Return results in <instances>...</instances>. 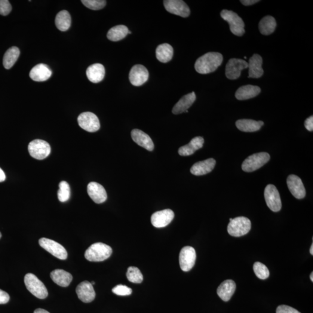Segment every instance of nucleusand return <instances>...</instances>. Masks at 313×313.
Listing matches in <instances>:
<instances>
[{
  "label": "nucleus",
  "instance_id": "obj_6",
  "mask_svg": "<svg viewBox=\"0 0 313 313\" xmlns=\"http://www.w3.org/2000/svg\"><path fill=\"white\" fill-rule=\"evenodd\" d=\"M271 156L268 153L262 152L251 155L245 159L242 169L247 173H252L258 170L270 160Z\"/></svg>",
  "mask_w": 313,
  "mask_h": 313
},
{
  "label": "nucleus",
  "instance_id": "obj_41",
  "mask_svg": "<svg viewBox=\"0 0 313 313\" xmlns=\"http://www.w3.org/2000/svg\"><path fill=\"white\" fill-rule=\"evenodd\" d=\"M276 313H301L297 310L287 305H280L276 310Z\"/></svg>",
  "mask_w": 313,
  "mask_h": 313
},
{
  "label": "nucleus",
  "instance_id": "obj_12",
  "mask_svg": "<svg viewBox=\"0 0 313 313\" xmlns=\"http://www.w3.org/2000/svg\"><path fill=\"white\" fill-rule=\"evenodd\" d=\"M246 61L232 58L229 60L226 66V76L230 79H236L240 78L242 70L248 68Z\"/></svg>",
  "mask_w": 313,
  "mask_h": 313
},
{
  "label": "nucleus",
  "instance_id": "obj_19",
  "mask_svg": "<svg viewBox=\"0 0 313 313\" xmlns=\"http://www.w3.org/2000/svg\"><path fill=\"white\" fill-rule=\"evenodd\" d=\"M131 137L138 145L143 147L148 151L152 152L154 149L155 145L151 137L142 131L134 129L131 132Z\"/></svg>",
  "mask_w": 313,
  "mask_h": 313
},
{
  "label": "nucleus",
  "instance_id": "obj_3",
  "mask_svg": "<svg viewBox=\"0 0 313 313\" xmlns=\"http://www.w3.org/2000/svg\"><path fill=\"white\" fill-rule=\"evenodd\" d=\"M24 284L27 290L34 296L40 299L48 296V291L44 284L32 273H28L24 277Z\"/></svg>",
  "mask_w": 313,
  "mask_h": 313
},
{
  "label": "nucleus",
  "instance_id": "obj_52",
  "mask_svg": "<svg viewBox=\"0 0 313 313\" xmlns=\"http://www.w3.org/2000/svg\"><path fill=\"white\" fill-rule=\"evenodd\" d=\"M128 34H131V32L129 31V32H128Z\"/></svg>",
  "mask_w": 313,
  "mask_h": 313
},
{
  "label": "nucleus",
  "instance_id": "obj_16",
  "mask_svg": "<svg viewBox=\"0 0 313 313\" xmlns=\"http://www.w3.org/2000/svg\"><path fill=\"white\" fill-rule=\"evenodd\" d=\"M287 186L294 197L302 199L306 196V190L300 178L294 175H291L287 178Z\"/></svg>",
  "mask_w": 313,
  "mask_h": 313
},
{
  "label": "nucleus",
  "instance_id": "obj_17",
  "mask_svg": "<svg viewBox=\"0 0 313 313\" xmlns=\"http://www.w3.org/2000/svg\"><path fill=\"white\" fill-rule=\"evenodd\" d=\"M76 293L79 300L84 303L93 302L96 296L93 285L87 281L82 282L78 285L76 288Z\"/></svg>",
  "mask_w": 313,
  "mask_h": 313
},
{
  "label": "nucleus",
  "instance_id": "obj_15",
  "mask_svg": "<svg viewBox=\"0 0 313 313\" xmlns=\"http://www.w3.org/2000/svg\"><path fill=\"white\" fill-rule=\"evenodd\" d=\"M174 213L170 209L156 212L151 217L153 226L156 228H164L170 224L174 218Z\"/></svg>",
  "mask_w": 313,
  "mask_h": 313
},
{
  "label": "nucleus",
  "instance_id": "obj_46",
  "mask_svg": "<svg viewBox=\"0 0 313 313\" xmlns=\"http://www.w3.org/2000/svg\"><path fill=\"white\" fill-rule=\"evenodd\" d=\"M34 313H49L48 311H45V310L44 309H36L35 312H34Z\"/></svg>",
  "mask_w": 313,
  "mask_h": 313
},
{
  "label": "nucleus",
  "instance_id": "obj_21",
  "mask_svg": "<svg viewBox=\"0 0 313 313\" xmlns=\"http://www.w3.org/2000/svg\"><path fill=\"white\" fill-rule=\"evenodd\" d=\"M263 59L259 55L254 54L248 63L249 69L248 78H258L263 75L262 69Z\"/></svg>",
  "mask_w": 313,
  "mask_h": 313
},
{
  "label": "nucleus",
  "instance_id": "obj_9",
  "mask_svg": "<svg viewBox=\"0 0 313 313\" xmlns=\"http://www.w3.org/2000/svg\"><path fill=\"white\" fill-rule=\"evenodd\" d=\"M264 196H265L267 205L272 211L277 213L281 210L282 203L280 196L275 186L273 185L267 186L264 192Z\"/></svg>",
  "mask_w": 313,
  "mask_h": 313
},
{
  "label": "nucleus",
  "instance_id": "obj_43",
  "mask_svg": "<svg viewBox=\"0 0 313 313\" xmlns=\"http://www.w3.org/2000/svg\"><path fill=\"white\" fill-rule=\"evenodd\" d=\"M305 128L309 131L312 132L313 131V116L307 118L305 122Z\"/></svg>",
  "mask_w": 313,
  "mask_h": 313
},
{
  "label": "nucleus",
  "instance_id": "obj_47",
  "mask_svg": "<svg viewBox=\"0 0 313 313\" xmlns=\"http://www.w3.org/2000/svg\"><path fill=\"white\" fill-rule=\"evenodd\" d=\"M310 253H311L312 255H313V244H312L311 250H310Z\"/></svg>",
  "mask_w": 313,
  "mask_h": 313
},
{
  "label": "nucleus",
  "instance_id": "obj_20",
  "mask_svg": "<svg viewBox=\"0 0 313 313\" xmlns=\"http://www.w3.org/2000/svg\"><path fill=\"white\" fill-rule=\"evenodd\" d=\"M216 165L215 159L209 158L205 160L196 162L190 169V173L196 176H204L211 173Z\"/></svg>",
  "mask_w": 313,
  "mask_h": 313
},
{
  "label": "nucleus",
  "instance_id": "obj_22",
  "mask_svg": "<svg viewBox=\"0 0 313 313\" xmlns=\"http://www.w3.org/2000/svg\"><path fill=\"white\" fill-rule=\"evenodd\" d=\"M52 73L50 67L45 64L40 63L33 67L29 75L33 81L42 82L48 80Z\"/></svg>",
  "mask_w": 313,
  "mask_h": 313
},
{
  "label": "nucleus",
  "instance_id": "obj_5",
  "mask_svg": "<svg viewBox=\"0 0 313 313\" xmlns=\"http://www.w3.org/2000/svg\"><path fill=\"white\" fill-rule=\"evenodd\" d=\"M222 19L228 21L230 31L235 36H242L245 33V24L238 15L232 11L224 10L220 12Z\"/></svg>",
  "mask_w": 313,
  "mask_h": 313
},
{
  "label": "nucleus",
  "instance_id": "obj_42",
  "mask_svg": "<svg viewBox=\"0 0 313 313\" xmlns=\"http://www.w3.org/2000/svg\"><path fill=\"white\" fill-rule=\"evenodd\" d=\"M10 297L5 291L0 290V304H5L9 302Z\"/></svg>",
  "mask_w": 313,
  "mask_h": 313
},
{
  "label": "nucleus",
  "instance_id": "obj_31",
  "mask_svg": "<svg viewBox=\"0 0 313 313\" xmlns=\"http://www.w3.org/2000/svg\"><path fill=\"white\" fill-rule=\"evenodd\" d=\"M72 19L68 11H60L55 18V24L60 31L65 32L69 30L71 26Z\"/></svg>",
  "mask_w": 313,
  "mask_h": 313
},
{
  "label": "nucleus",
  "instance_id": "obj_44",
  "mask_svg": "<svg viewBox=\"0 0 313 313\" xmlns=\"http://www.w3.org/2000/svg\"><path fill=\"white\" fill-rule=\"evenodd\" d=\"M242 4L245 6H250L259 2V0H242L240 1Z\"/></svg>",
  "mask_w": 313,
  "mask_h": 313
},
{
  "label": "nucleus",
  "instance_id": "obj_50",
  "mask_svg": "<svg viewBox=\"0 0 313 313\" xmlns=\"http://www.w3.org/2000/svg\"><path fill=\"white\" fill-rule=\"evenodd\" d=\"M1 233H0V238H1Z\"/></svg>",
  "mask_w": 313,
  "mask_h": 313
},
{
  "label": "nucleus",
  "instance_id": "obj_39",
  "mask_svg": "<svg viewBox=\"0 0 313 313\" xmlns=\"http://www.w3.org/2000/svg\"><path fill=\"white\" fill-rule=\"evenodd\" d=\"M112 292L118 296H128L133 293L131 288L124 285H117L113 288Z\"/></svg>",
  "mask_w": 313,
  "mask_h": 313
},
{
  "label": "nucleus",
  "instance_id": "obj_14",
  "mask_svg": "<svg viewBox=\"0 0 313 313\" xmlns=\"http://www.w3.org/2000/svg\"><path fill=\"white\" fill-rule=\"evenodd\" d=\"M149 72L146 67L141 64H136L132 67L129 78L131 83L136 87L145 84L149 79Z\"/></svg>",
  "mask_w": 313,
  "mask_h": 313
},
{
  "label": "nucleus",
  "instance_id": "obj_26",
  "mask_svg": "<svg viewBox=\"0 0 313 313\" xmlns=\"http://www.w3.org/2000/svg\"><path fill=\"white\" fill-rule=\"evenodd\" d=\"M86 74L89 80L98 83L103 80L105 76V69L102 64L95 63L88 67Z\"/></svg>",
  "mask_w": 313,
  "mask_h": 313
},
{
  "label": "nucleus",
  "instance_id": "obj_29",
  "mask_svg": "<svg viewBox=\"0 0 313 313\" xmlns=\"http://www.w3.org/2000/svg\"><path fill=\"white\" fill-rule=\"evenodd\" d=\"M264 125L262 121H256L253 119H242L236 121V127L242 132L245 133H253L260 130Z\"/></svg>",
  "mask_w": 313,
  "mask_h": 313
},
{
  "label": "nucleus",
  "instance_id": "obj_49",
  "mask_svg": "<svg viewBox=\"0 0 313 313\" xmlns=\"http://www.w3.org/2000/svg\"><path fill=\"white\" fill-rule=\"evenodd\" d=\"M91 284H92V285H94V284H95V282H94V281H93V282H92V283H91Z\"/></svg>",
  "mask_w": 313,
  "mask_h": 313
},
{
  "label": "nucleus",
  "instance_id": "obj_2",
  "mask_svg": "<svg viewBox=\"0 0 313 313\" xmlns=\"http://www.w3.org/2000/svg\"><path fill=\"white\" fill-rule=\"evenodd\" d=\"M112 248L102 242H97L91 245L86 250L85 257L91 262H102L108 259L111 256Z\"/></svg>",
  "mask_w": 313,
  "mask_h": 313
},
{
  "label": "nucleus",
  "instance_id": "obj_11",
  "mask_svg": "<svg viewBox=\"0 0 313 313\" xmlns=\"http://www.w3.org/2000/svg\"><path fill=\"white\" fill-rule=\"evenodd\" d=\"M196 253L194 248L183 247L179 254V265L183 272H189L195 265Z\"/></svg>",
  "mask_w": 313,
  "mask_h": 313
},
{
  "label": "nucleus",
  "instance_id": "obj_34",
  "mask_svg": "<svg viewBox=\"0 0 313 313\" xmlns=\"http://www.w3.org/2000/svg\"><path fill=\"white\" fill-rule=\"evenodd\" d=\"M20 55L19 48L12 47L6 51L3 58V65L6 69H10L16 63Z\"/></svg>",
  "mask_w": 313,
  "mask_h": 313
},
{
  "label": "nucleus",
  "instance_id": "obj_48",
  "mask_svg": "<svg viewBox=\"0 0 313 313\" xmlns=\"http://www.w3.org/2000/svg\"><path fill=\"white\" fill-rule=\"evenodd\" d=\"M310 277H311V280L313 282V273L312 272L311 273V276H310Z\"/></svg>",
  "mask_w": 313,
  "mask_h": 313
},
{
  "label": "nucleus",
  "instance_id": "obj_13",
  "mask_svg": "<svg viewBox=\"0 0 313 313\" xmlns=\"http://www.w3.org/2000/svg\"><path fill=\"white\" fill-rule=\"evenodd\" d=\"M164 5L168 12L182 18L188 17L190 14V8L186 2L182 0H166Z\"/></svg>",
  "mask_w": 313,
  "mask_h": 313
},
{
  "label": "nucleus",
  "instance_id": "obj_32",
  "mask_svg": "<svg viewBox=\"0 0 313 313\" xmlns=\"http://www.w3.org/2000/svg\"><path fill=\"white\" fill-rule=\"evenodd\" d=\"M277 23L272 16H266L262 18L259 24V29L263 35L268 36L274 32Z\"/></svg>",
  "mask_w": 313,
  "mask_h": 313
},
{
  "label": "nucleus",
  "instance_id": "obj_35",
  "mask_svg": "<svg viewBox=\"0 0 313 313\" xmlns=\"http://www.w3.org/2000/svg\"><path fill=\"white\" fill-rule=\"evenodd\" d=\"M127 277L129 281L133 282V283L140 284L143 280V276L140 270L134 266L128 268Z\"/></svg>",
  "mask_w": 313,
  "mask_h": 313
},
{
  "label": "nucleus",
  "instance_id": "obj_30",
  "mask_svg": "<svg viewBox=\"0 0 313 313\" xmlns=\"http://www.w3.org/2000/svg\"><path fill=\"white\" fill-rule=\"evenodd\" d=\"M156 58L159 62L167 63L173 58L174 50L173 47L167 43L158 46L156 49Z\"/></svg>",
  "mask_w": 313,
  "mask_h": 313
},
{
  "label": "nucleus",
  "instance_id": "obj_24",
  "mask_svg": "<svg viewBox=\"0 0 313 313\" xmlns=\"http://www.w3.org/2000/svg\"><path fill=\"white\" fill-rule=\"evenodd\" d=\"M236 289L235 282L232 280L223 281L217 289V293L223 301L228 302L235 293Z\"/></svg>",
  "mask_w": 313,
  "mask_h": 313
},
{
  "label": "nucleus",
  "instance_id": "obj_8",
  "mask_svg": "<svg viewBox=\"0 0 313 313\" xmlns=\"http://www.w3.org/2000/svg\"><path fill=\"white\" fill-rule=\"evenodd\" d=\"M39 244L52 255L60 260H65L67 257V251L62 245L50 239L42 238L39 240Z\"/></svg>",
  "mask_w": 313,
  "mask_h": 313
},
{
  "label": "nucleus",
  "instance_id": "obj_33",
  "mask_svg": "<svg viewBox=\"0 0 313 313\" xmlns=\"http://www.w3.org/2000/svg\"><path fill=\"white\" fill-rule=\"evenodd\" d=\"M129 30L124 25H117L112 27L107 34V38L110 41H118L124 39L128 34Z\"/></svg>",
  "mask_w": 313,
  "mask_h": 313
},
{
  "label": "nucleus",
  "instance_id": "obj_18",
  "mask_svg": "<svg viewBox=\"0 0 313 313\" xmlns=\"http://www.w3.org/2000/svg\"><path fill=\"white\" fill-rule=\"evenodd\" d=\"M89 196L97 204H102L107 198L106 190L103 186L97 182H91L87 186Z\"/></svg>",
  "mask_w": 313,
  "mask_h": 313
},
{
  "label": "nucleus",
  "instance_id": "obj_27",
  "mask_svg": "<svg viewBox=\"0 0 313 313\" xmlns=\"http://www.w3.org/2000/svg\"><path fill=\"white\" fill-rule=\"evenodd\" d=\"M204 139L203 137H197L193 138L190 143L185 146L180 147L178 153L181 156H188L194 154L199 149L203 147Z\"/></svg>",
  "mask_w": 313,
  "mask_h": 313
},
{
  "label": "nucleus",
  "instance_id": "obj_51",
  "mask_svg": "<svg viewBox=\"0 0 313 313\" xmlns=\"http://www.w3.org/2000/svg\"><path fill=\"white\" fill-rule=\"evenodd\" d=\"M247 58L246 57H244V59H247Z\"/></svg>",
  "mask_w": 313,
  "mask_h": 313
},
{
  "label": "nucleus",
  "instance_id": "obj_7",
  "mask_svg": "<svg viewBox=\"0 0 313 313\" xmlns=\"http://www.w3.org/2000/svg\"><path fill=\"white\" fill-rule=\"evenodd\" d=\"M28 150L32 157L42 160L50 155L51 147L44 140L35 139L29 143Z\"/></svg>",
  "mask_w": 313,
  "mask_h": 313
},
{
  "label": "nucleus",
  "instance_id": "obj_1",
  "mask_svg": "<svg viewBox=\"0 0 313 313\" xmlns=\"http://www.w3.org/2000/svg\"><path fill=\"white\" fill-rule=\"evenodd\" d=\"M223 59L222 55L218 52H208L196 60L195 69L202 75L213 73L221 65Z\"/></svg>",
  "mask_w": 313,
  "mask_h": 313
},
{
  "label": "nucleus",
  "instance_id": "obj_38",
  "mask_svg": "<svg viewBox=\"0 0 313 313\" xmlns=\"http://www.w3.org/2000/svg\"><path fill=\"white\" fill-rule=\"evenodd\" d=\"M81 2L92 10H101L106 5V1L104 0H82Z\"/></svg>",
  "mask_w": 313,
  "mask_h": 313
},
{
  "label": "nucleus",
  "instance_id": "obj_25",
  "mask_svg": "<svg viewBox=\"0 0 313 313\" xmlns=\"http://www.w3.org/2000/svg\"><path fill=\"white\" fill-rule=\"evenodd\" d=\"M261 92L257 86L247 85L242 86L236 91L235 96L239 100H244L256 97Z\"/></svg>",
  "mask_w": 313,
  "mask_h": 313
},
{
  "label": "nucleus",
  "instance_id": "obj_23",
  "mask_svg": "<svg viewBox=\"0 0 313 313\" xmlns=\"http://www.w3.org/2000/svg\"><path fill=\"white\" fill-rule=\"evenodd\" d=\"M196 99V96L195 92L185 95L174 106L173 113L174 115H179L186 112L194 103Z\"/></svg>",
  "mask_w": 313,
  "mask_h": 313
},
{
  "label": "nucleus",
  "instance_id": "obj_4",
  "mask_svg": "<svg viewBox=\"0 0 313 313\" xmlns=\"http://www.w3.org/2000/svg\"><path fill=\"white\" fill-rule=\"evenodd\" d=\"M251 229V220L246 217L240 216L230 221L228 232L233 237H239L246 235Z\"/></svg>",
  "mask_w": 313,
  "mask_h": 313
},
{
  "label": "nucleus",
  "instance_id": "obj_28",
  "mask_svg": "<svg viewBox=\"0 0 313 313\" xmlns=\"http://www.w3.org/2000/svg\"><path fill=\"white\" fill-rule=\"evenodd\" d=\"M51 278L55 283L60 287H68L73 280V276L70 273L62 269H57L51 273Z\"/></svg>",
  "mask_w": 313,
  "mask_h": 313
},
{
  "label": "nucleus",
  "instance_id": "obj_40",
  "mask_svg": "<svg viewBox=\"0 0 313 313\" xmlns=\"http://www.w3.org/2000/svg\"><path fill=\"white\" fill-rule=\"evenodd\" d=\"M12 10V6L8 0H0V15L7 16Z\"/></svg>",
  "mask_w": 313,
  "mask_h": 313
},
{
  "label": "nucleus",
  "instance_id": "obj_36",
  "mask_svg": "<svg viewBox=\"0 0 313 313\" xmlns=\"http://www.w3.org/2000/svg\"><path fill=\"white\" fill-rule=\"evenodd\" d=\"M59 189L58 192V199L60 202L68 201L70 197V186L66 181H62L59 185Z\"/></svg>",
  "mask_w": 313,
  "mask_h": 313
},
{
  "label": "nucleus",
  "instance_id": "obj_53",
  "mask_svg": "<svg viewBox=\"0 0 313 313\" xmlns=\"http://www.w3.org/2000/svg\"><path fill=\"white\" fill-rule=\"evenodd\" d=\"M232 219H233L232 218H230V221L232 220Z\"/></svg>",
  "mask_w": 313,
  "mask_h": 313
},
{
  "label": "nucleus",
  "instance_id": "obj_37",
  "mask_svg": "<svg viewBox=\"0 0 313 313\" xmlns=\"http://www.w3.org/2000/svg\"><path fill=\"white\" fill-rule=\"evenodd\" d=\"M254 271L257 278L261 280H265L270 275V272L268 268L264 264L260 262H255L254 265Z\"/></svg>",
  "mask_w": 313,
  "mask_h": 313
},
{
  "label": "nucleus",
  "instance_id": "obj_45",
  "mask_svg": "<svg viewBox=\"0 0 313 313\" xmlns=\"http://www.w3.org/2000/svg\"><path fill=\"white\" fill-rule=\"evenodd\" d=\"M6 176L4 172L0 168V182H4Z\"/></svg>",
  "mask_w": 313,
  "mask_h": 313
},
{
  "label": "nucleus",
  "instance_id": "obj_10",
  "mask_svg": "<svg viewBox=\"0 0 313 313\" xmlns=\"http://www.w3.org/2000/svg\"><path fill=\"white\" fill-rule=\"evenodd\" d=\"M78 120L79 127L89 133H95L99 130L100 125L99 119L93 113H81L78 116Z\"/></svg>",
  "mask_w": 313,
  "mask_h": 313
}]
</instances>
